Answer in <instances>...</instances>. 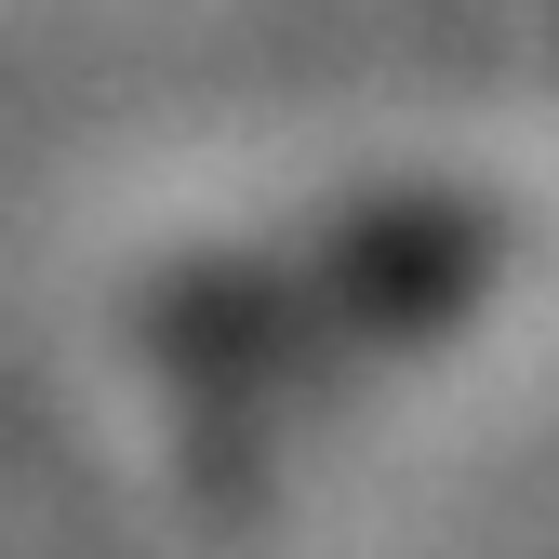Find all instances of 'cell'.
I'll return each instance as SVG.
<instances>
[{
    "label": "cell",
    "mask_w": 559,
    "mask_h": 559,
    "mask_svg": "<svg viewBox=\"0 0 559 559\" xmlns=\"http://www.w3.org/2000/svg\"><path fill=\"white\" fill-rule=\"evenodd\" d=\"M507 266V214L453 187H400L360 200L333 227H294L266 253H214L174 294H147V360L187 400L200 466H240L253 440H280V413H307L320 386H346L386 346L453 333Z\"/></svg>",
    "instance_id": "obj_1"
}]
</instances>
